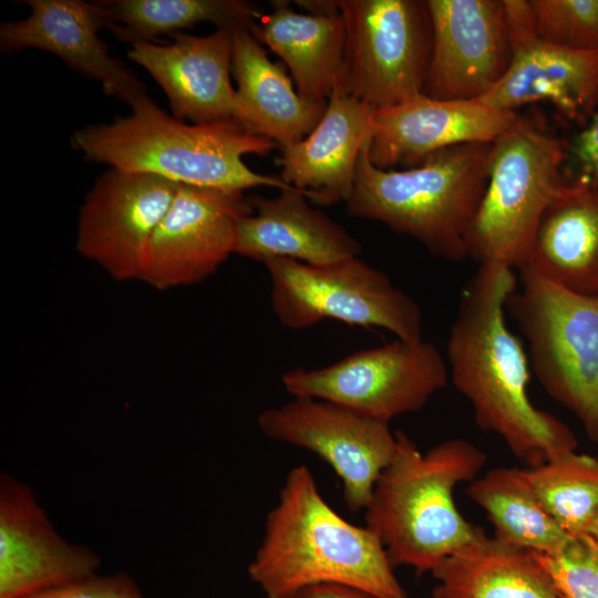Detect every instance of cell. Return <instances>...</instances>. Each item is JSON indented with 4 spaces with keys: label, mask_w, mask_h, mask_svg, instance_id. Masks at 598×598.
Listing matches in <instances>:
<instances>
[{
    "label": "cell",
    "mask_w": 598,
    "mask_h": 598,
    "mask_svg": "<svg viewBox=\"0 0 598 598\" xmlns=\"http://www.w3.org/2000/svg\"><path fill=\"white\" fill-rule=\"evenodd\" d=\"M515 270L487 262L466 282L446 342L448 378L471 404L475 423L496 434L526 467L570 452L573 431L528 398L529 363L509 330L506 302L518 286Z\"/></svg>",
    "instance_id": "1"
},
{
    "label": "cell",
    "mask_w": 598,
    "mask_h": 598,
    "mask_svg": "<svg viewBox=\"0 0 598 598\" xmlns=\"http://www.w3.org/2000/svg\"><path fill=\"white\" fill-rule=\"evenodd\" d=\"M386 550L367 526L341 517L305 465L289 471L251 563L266 598H293L319 584H341L380 598H406Z\"/></svg>",
    "instance_id": "2"
},
{
    "label": "cell",
    "mask_w": 598,
    "mask_h": 598,
    "mask_svg": "<svg viewBox=\"0 0 598 598\" xmlns=\"http://www.w3.org/2000/svg\"><path fill=\"white\" fill-rule=\"evenodd\" d=\"M396 450L364 508L365 525L395 566L432 571L476 535L456 507L454 491L480 476L486 454L471 441L448 439L422 452L398 431Z\"/></svg>",
    "instance_id": "3"
},
{
    "label": "cell",
    "mask_w": 598,
    "mask_h": 598,
    "mask_svg": "<svg viewBox=\"0 0 598 598\" xmlns=\"http://www.w3.org/2000/svg\"><path fill=\"white\" fill-rule=\"evenodd\" d=\"M131 109L127 116L76 130L72 147L87 162L178 184L240 192L259 186L292 188L280 177L256 173L245 164V155L265 156L277 144L245 131L234 120L187 124L168 115L148 95Z\"/></svg>",
    "instance_id": "4"
},
{
    "label": "cell",
    "mask_w": 598,
    "mask_h": 598,
    "mask_svg": "<svg viewBox=\"0 0 598 598\" xmlns=\"http://www.w3.org/2000/svg\"><path fill=\"white\" fill-rule=\"evenodd\" d=\"M369 143L357 163L348 215L408 235L440 259L467 258L466 237L487 186L493 143L452 146L403 169L374 166Z\"/></svg>",
    "instance_id": "5"
},
{
    "label": "cell",
    "mask_w": 598,
    "mask_h": 598,
    "mask_svg": "<svg viewBox=\"0 0 598 598\" xmlns=\"http://www.w3.org/2000/svg\"><path fill=\"white\" fill-rule=\"evenodd\" d=\"M566 158L557 137L517 116L493 143L487 186L466 237L467 257L514 270L525 266L540 219L566 184Z\"/></svg>",
    "instance_id": "6"
},
{
    "label": "cell",
    "mask_w": 598,
    "mask_h": 598,
    "mask_svg": "<svg viewBox=\"0 0 598 598\" xmlns=\"http://www.w3.org/2000/svg\"><path fill=\"white\" fill-rule=\"evenodd\" d=\"M518 271L506 310L527 342L529 369L598 444V296L566 290L528 266Z\"/></svg>",
    "instance_id": "7"
},
{
    "label": "cell",
    "mask_w": 598,
    "mask_h": 598,
    "mask_svg": "<svg viewBox=\"0 0 598 598\" xmlns=\"http://www.w3.org/2000/svg\"><path fill=\"white\" fill-rule=\"evenodd\" d=\"M264 265L270 279L271 309L285 328L300 330L334 319L382 328L405 341L423 339L417 302L385 272L359 257L327 265L272 258Z\"/></svg>",
    "instance_id": "8"
},
{
    "label": "cell",
    "mask_w": 598,
    "mask_h": 598,
    "mask_svg": "<svg viewBox=\"0 0 598 598\" xmlns=\"http://www.w3.org/2000/svg\"><path fill=\"white\" fill-rule=\"evenodd\" d=\"M346 25L343 92L375 110L423 92L432 50L426 1L337 0Z\"/></svg>",
    "instance_id": "9"
},
{
    "label": "cell",
    "mask_w": 598,
    "mask_h": 598,
    "mask_svg": "<svg viewBox=\"0 0 598 598\" xmlns=\"http://www.w3.org/2000/svg\"><path fill=\"white\" fill-rule=\"evenodd\" d=\"M448 380L446 361L433 343L398 338L330 365L296 368L281 377L293 396L326 400L386 424L423 409Z\"/></svg>",
    "instance_id": "10"
},
{
    "label": "cell",
    "mask_w": 598,
    "mask_h": 598,
    "mask_svg": "<svg viewBox=\"0 0 598 598\" xmlns=\"http://www.w3.org/2000/svg\"><path fill=\"white\" fill-rule=\"evenodd\" d=\"M257 423L269 439L324 461L339 477L344 504L353 513L364 511L380 473L396 450V435L389 424L315 398L293 396L266 409Z\"/></svg>",
    "instance_id": "11"
},
{
    "label": "cell",
    "mask_w": 598,
    "mask_h": 598,
    "mask_svg": "<svg viewBox=\"0 0 598 598\" xmlns=\"http://www.w3.org/2000/svg\"><path fill=\"white\" fill-rule=\"evenodd\" d=\"M181 184L109 168L80 208L76 249L114 280H140L148 246Z\"/></svg>",
    "instance_id": "12"
},
{
    "label": "cell",
    "mask_w": 598,
    "mask_h": 598,
    "mask_svg": "<svg viewBox=\"0 0 598 598\" xmlns=\"http://www.w3.org/2000/svg\"><path fill=\"white\" fill-rule=\"evenodd\" d=\"M244 192L181 184L148 246L140 280L157 290L190 286L234 254Z\"/></svg>",
    "instance_id": "13"
},
{
    "label": "cell",
    "mask_w": 598,
    "mask_h": 598,
    "mask_svg": "<svg viewBox=\"0 0 598 598\" xmlns=\"http://www.w3.org/2000/svg\"><path fill=\"white\" fill-rule=\"evenodd\" d=\"M511 62L480 101L504 111L548 102L570 121L588 122L598 103V50L580 51L540 40L528 0H503Z\"/></svg>",
    "instance_id": "14"
},
{
    "label": "cell",
    "mask_w": 598,
    "mask_h": 598,
    "mask_svg": "<svg viewBox=\"0 0 598 598\" xmlns=\"http://www.w3.org/2000/svg\"><path fill=\"white\" fill-rule=\"evenodd\" d=\"M432 50L423 92L435 100H480L512 56L503 0H426Z\"/></svg>",
    "instance_id": "15"
},
{
    "label": "cell",
    "mask_w": 598,
    "mask_h": 598,
    "mask_svg": "<svg viewBox=\"0 0 598 598\" xmlns=\"http://www.w3.org/2000/svg\"><path fill=\"white\" fill-rule=\"evenodd\" d=\"M100 559L53 528L31 489L0 478V598H25L96 574Z\"/></svg>",
    "instance_id": "16"
},
{
    "label": "cell",
    "mask_w": 598,
    "mask_h": 598,
    "mask_svg": "<svg viewBox=\"0 0 598 598\" xmlns=\"http://www.w3.org/2000/svg\"><path fill=\"white\" fill-rule=\"evenodd\" d=\"M517 116L480 100H435L420 94L375 110L368 156L382 169L413 167L452 146L494 143Z\"/></svg>",
    "instance_id": "17"
},
{
    "label": "cell",
    "mask_w": 598,
    "mask_h": 598,
    "mask_svg": "<svg viewBox=\"0 0 598 598\" xmlns=\"http://www.w3.org/2000/svg\"><path fill=\"white\" fill-rule=\"evenodd\" d=\"M30 13L0 24L2 53L37 49L60 58L81 75L100 82L105 93L132 106L146 86L99 37L105 22L96 1L25 0Z\"/></svg>",
    "instance_id": "18"
},
{
    "label": "cell",
    "mask_w": 598,
    "mask_h": 598,
    "mask_svg": "<svg viewBox=\"0 0 598 598\" xmlns=\"http://www.w3.org/2000/svg\"><path fill=\"white\" fill-rule=\"evenodd\" d=\"M233 29L197 37L173 34L172 44H131L127 56L145 69L167 96L173 116L193 124L230 121L235 111Z\"/></svg>",
    "instance_id": "19"
},
{
    "label": "cell",
    "mask_w": 598,
    "mask_h": 598,
    "mask_svg": "<svg viewBox=\"0 0 598 598\" xmlns=\"http://www.w3.org/2000/svg\"><path fill=\"white\" fill-rule=\"evenodd\" d=\"M374 112L336 86L317 126L300 142L280 148V179L313 204L346 203L360 153L372 137Z\"/></svg>",
    "instance_id": "20"
},
{
    "label": "cell",
    "mask_w": 598,
    "mask_h": 598,
    "mask_svg": "<svg viewBox=\"0 0 598 598\" xmlns=\"http://www.w3.org/2000/svg\"><path fill=\"white\" fill-rule=\"evenodd\" d=\"M308 200L295 187L280 189L275 197L250 196L251 210L237 224L234 254L262 264L286 258L327 265L359 257L362 245Z\"/></svg>",
    "instance_id": "21"
},
{
    "label": "cell",
    "mask_w": 598,
    "mask_h": 598,
    "mask_svg": "<svg viewBox=\"0 0 598 598\" xmlns=\"http://www.w3.org/2000/svg\"><path fill=\"white\" fill-rule=\"evenodd\" d=\"M272 0L252 35L276 53L290 71L297 92L312 102H327L342 83L346 25L336 1Z\"/></svg>",
    "instance_id": "22"
},
{
    "label": "cell",
    "mask_w": 598,
    "mask_h": 598,
    "mask_svg": "<svg viewBox=\"0 0 598 598\" xmlns=\"http://www.w3.org/2000/svg\"><path fill=\"white\" fill-rule=\"evenodd\" d=\"M233 45L231 73L237 82L233 120L280 148L300 142L320 122L328 101L300 96L282 65L270 61L249 30H235Z\"/></svg>",
    "instance_id": "23"
},
{
    "label": "cell",
    "mask_w": 598,
    "mask_h": 598,
    "mask_svg": "<svg viewBox=\"0 0 598 598\" xmlns=\"http://www.w3.org/2000/svg\"><path fill=\"white\" fill-rule=\"evenodd\" d=\"M525 266L566 290L598 296V187L575 182L561 187L540 219Z\"/></svg>",
    "instance_id": "24"
},
{
    "label": "cell",
    "mask_w": 598,
    "mask_h": 598,
    "mask_svg": "<svg viewBox=\"0 0 598 598\" xmlns=\"http://www.w3.org/2000/svg\"><path fill=\"white\" fill-rule=\"evenodd\" d=\"M432 598H561L537 553L478 528L431 574Z\"/></svg>",
    "instance_id": "25"
},
{
    "label": "cell",
    "mask_w": 598,
    "mask_h": 598,
    "mask_svg": "<svg viewBox=\"0 0 598 598\" xmlns=\"http://www.w3.org/2000/svg\"><path fill=\"white\" fill-rule=\"evenodd\" d=\"M467 496L487 515L493 536L514 547L554 554L571 539L545 508L518 467H493L477 476Z\"/></svg>",
    "instance_id": "26"
},
{
    "label": "cell",
    "mask_w": 598,
    "mask_h": 598,
    "mask_svg": "<svg viewBox=\"0 0 598 598\" xmlns=\"http://www.w3.org/2000/svg\"><path fill=\"white\" fill-rule=\"evenodd\" d=\"M96 3L105 28L131 44L164 34L172 37L202 22L252 33L262 17L254 3L241 0H100Z\"/></svg>",
    "instance_id": "27"
},
{
    "label": "cell",
    "mask_w": 598,
    "mask_h": 598,
    "mask_svg": "<svg viewBox=\"0 0 598 598\" xmlns=\"http://www.w3.org/2000/svg\"><path fill=\"white\" fill-rule=\"evenodd\" d=\"M522 470L560 527L571 536L585 534L598 512V458L575 451Z\"/></svg>",
    "instance_id": "28"
},
{
    "label": "cell",
    "mask_w": 598,
    "mask_h": 598,
    "mask_svg": "<svg viewBox=\"0 0 598 598\" xmlns=\"http://www.w3.org/2000/svg\"><path fill=\"white\" fill-rule=\"evenodd\" d=\"M528 1L540 40L573 50H598V0Z\"/></svg>",
    "instance_id": "29"
},
{
    "label": "cell",
    "mask_w": 598,
    "mask_h": 598,
    "mask_svg": "<svg viewBox=\"0 0 598 598\" xmlns=\"http://www.w3.org/2000/svg\"><path fill=\"white\" fill-rule=\"evenodd\" d=\"M537 556L561 598H598V544L589 535L573 536L559 551Z\"/></svg>",
    "instance_id": "30"
},
{
    "label": "cell",
    "mask_w": 598,
    "mask_h": 598,
    "mask_svg": "<svg viewBox=\"0 0 598 598\" xmlns=\"http://www.w3.org/2000/svg\"><path fill=\"white\" fill-rule=\"evenodd\" d=\"M25 598H144L140 587L126 574L92 575L71 584Z\"/></svg>",
    "instance_id": "31"
},
{
    "label": "cell",
    "mask_w": 598,
    "mask_h": 598,
    "mask_svg": "<svg viewBox=\"0 0 598 598\" xmlns=\"http://www.w3.org/2000/svg\"><path fill=\"white\" fill-rule=\"evenodd\" d=\"M573 169V182L598 187V103L585 124L567 147Z\"/></svg>",
    "instance_id": "32"
},
{
    "label": "cell",
    "mask_w": 598,
    "mask_h": 598,
    "mask_svg": "<svg viewBox=\"0 0 598 598\" xmlns=\"http://www.w3.org/2000/svg\"><path fill=\"white\" fill-rule=\"evenodd\" d=\"M293 598H380L363 589L341 584H319L307 587Z\"/></svg>",
    "instance_id": "33"
},
{
    "label": "cell",
    "mask_w": 598,
    "mask_h": 598,
    "mask_svg": "<svg viewBox=\"0 0 598 598\" xmlns=\"http://www.w3.org/2000/svg\"><path fill=\"white\" fill-rule=\"evenodd\" d=\"M598 544V512L595 514L586 528V533Z\"/></svg>",
    "instance_id": "34"
}]
</instances>
